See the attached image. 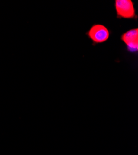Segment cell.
<instances>
[{"instance_id": "obj_1", "label": "cell", "mask_w": 138, "mask_h": 155, "mask_svg": "<svg viewBox=\"0 0 138 155\" xmlns=\"http://www.w3.org/2000/svg\"><path fill=\"white\" fill-rule=\"evenodd\" d=\"M115 6L117 18L123 19L137 18L134 3L131 0H116Z\"/></svg>"}, {"instance_id": "obj_2", "label": "cell", "mask_w": 138, "mask_h": 155, "mask_svg": "<svg viewBox=\"0 0 138 155\" xmlns=\"http://www.w3.org/2000/svg\"><path fill=\"white\" fill-rule=\"evenodd\" d=\"M94 45L101 44L108 40L110 31L105 25L100 24H94L86 34Z\"/></svg>"}, {"instance_id": "obj_3", "label": "cell", "mask_w": 138, "mask_h": 155, "mask_svg": "<svg viewBox=\"0 0 138 155\" xmlns=\"http://www.w3.org/2000/svg\"><path fill=\"white\" fill-rule=\"evenodd\" d=\"M121 40L126 45L128 51L130 53H137L138 51V29H132L123 33Z\"/></svg>"}]
</instances>
